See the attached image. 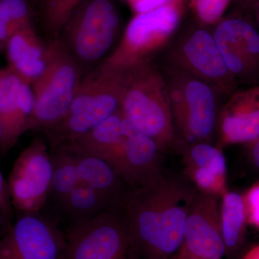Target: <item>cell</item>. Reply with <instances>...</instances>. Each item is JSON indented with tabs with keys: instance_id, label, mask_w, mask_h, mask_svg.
Instances as JSON below:
<instances>
[{
	"instance_id": "cell-7",
	"label": "cell",
	"mask_w": 259,
	"mask_h": 259,
	"mask_svg": "<svg viewBox=\"0 0 259 259\" xmlns=\"http://www.w3.org/2000/svg\"><path fill=\"white\" fill-rule=\"evenodd\" d=\"M49 64L32 84L34 107L28 131H44L67 113L83 78V72L59 35L49 44Z\"/></svg>"
},
{
	"instance_id": "cell-24",
	"label": "cell",
	"mask_w": 259,
	"mask_h": 259,
	"mask_svg": "<svg viewBox=\"0 0 259 259\" xmlns=\"http://www.w3.org/2000/svg\"><path fill=\"white\" fill-rule=\"evenodd\" d=\"M82 0H49L46 3L45 18L51 31L59 33Z\"/></svg>"
},
{
	"instance_id": "cell-10",
	"label": "cell",
	"mask_w": 259,
	"mask_h": 259,
	"mask_svg": "<svg viewBox=\"0 0 259 259\" xmlns=\"http://www.w3.org/2000/svg\"><path fill=\"white\" fill-rule=\"evenodd\" d=\"M62 259H125L130 246L125 205L115 206L85 221L72 223Z\"/></svg>"
},
{
	"instance_id": "cell-4",
	"label": "cell",
	"mask_w": 259,
	"mask_h": 259,
	"mask_svg": "<svg viewBox=\"0 0 259 259\" xmlns=\"http://www.w3.org/2000/svg\"><path fill=\"white\" fill-rule=\"evenodd\" d=\"M84 151L111 165L132 190L152 185L163 177V151L125 117L122 125L106 126L95 133Z\"/></svg>"
},
{
	"instance_id": "cell-30",
	"label": "cell",
	"mask_w": 259,
	"mask_h": 259,
	"mask_svg": "<svg viewBox=\"0 0 259 259\" xmlns=\"http://www.w3.org/2000/svg\"><path fill=\"white\" fill-rule=\"evenodd\" d=\"M259 0H233L234 10L249 13L254 16V10Z\"/></svg>"
},
{
	"instance_id": "cell-36",
	"label": "cell",
	"mask_w": 259,
	"mask_h": 259,
	"mask_svg": "<svg viewBox=\"0 0 259 259\" xmlns=\"http://www.w3.org/2000/svg\"><path fill=\"white\" fill-rule=\"evenodd\" d=\"M126 1H127V3H128V4H129V3H131V2L134 1V0H126Z\"/></svg>"
},
{
	"instance_id": "cell-16",
	"label": "cell",
	"mask_w": 259,
	"mask_h": 259,
	"mask_svg": "<svg viewBox=\"0 0 259 259\" xmlns=\"http://www.w3.org/2000/svg\"><path fill=\"white\" fill-rule=\"evenodd\" d=\"M221 146L249 144L259 137V85L231 95L221 109L218 127Z\"/></svg>"
},
{
	"instance_id": "cell-19",
	"label": "cell",
	"mask_w": 259,
	"mask_h": 259,
	"mask_svg": "<svg viewBox=\"0 0 259 259\" xmlns=\"http://www.w3.org/2000/svg\"><path fill=\"white\" fill-rule=\"evenodd\" d=\"M68 145L74 152L76 171L80 180L102 194L112 206L125 205L132 189L111 165L102 158Z\"/></svg>"
},
{
	"instance_id": "cell-33",
	"label": "cell",
	"mask_w": 259,
	"mask_h": 259,
	"mask_svg": "<svg viewBox=\"0 0 259 259\" xmlns=\"http://www.w3.org/2000/svg\"><path fill=\"white\" fill-rule=\"evenodd\" d=\"M8 228H9V227L8 226L6 222H5L3 213H2L1 210H0V238L4 236L5 232L7 231Z\"/></svg>"
},
{
	"instance_id": "cell-18",
	"label": "cell",
	"mask_w": 259,
	"mask_h": 259,
	"mask_svg": "<svg viewBox=\"0 0 259 259\" xmlns=\"http://www.w3.org/2000/svg\"><path fill=\"white\" fill-rule=\"evenodd\" d=\"M185 161L191 180L199 192L222 197L227 192L226 158L210 143H194L186 148Z\"/></svg>"
},
{
	"instance_id": "cell-15",
	"label": "cell",
	"mask_w": 259,
	"mask_h": 259,
	"mask_svg": "<svg viewBox=\"0 0 259 259\" xmlns=\"http://www.w3.org/2000/svg\"><path fill=\"white\" fill-rule=\"evenodd\" d=\"M34 107L32 86L20 79L8 67L0 69V121L3 137L0 152L8 154L28 125Z\"/></svg>"
},
{
	"instance_id": "cell-37",
	"label": "cell",
	"mask_w": 259,
	"mask_h": 259,
	"mask_svg": "<svg viewBox=\"0 0 259 259\" xmlns=\"http://www.w3.org/2000/svg\"><path fill=\"white\" fill-rule=\"evenodd\" d=\"M41 1L44 2V3H47L49 0H41Z\"/></svg>"
},
{
	"instance_id": "cell-2",
	"label": "cell",
	"mask_w": 259,
	"mask_h": 259,
	"mask_svg": "<svg viewBox=\"0 0 259 259\" xmlns=\"http://www.w3.org/2000/svg\"><path fill=\"white\" fill-rule=\"evenodd\" d=\"M131 70L102 64L83 75L63 120L44 131L50 149L84 136L120 110Z\"/></svg>"
},
{
	"instance_id": "cell-8",
	"label": "cell",
	"mask_w": 259,
	"mask_h": 259,
	"mask_svg": "<svg viewBox=\"0 0 259 259\" xmlns=\"http://www.w3.org/2000/svg\"><path fill=\"white\" fill-rule=\"evenodd\" d=\"M161 60L212 85L228 98L238 82L227 67L211 27L194 20L179 29L162 51Z\"/></svg>"
},
{
	"instance_id": "cell-34",
	"label": "cell",
	"mask_w": 259,
	"mask_h": 259,
	"mask_svg": "<svg viewBox=\"0 0 259 259\" xmlns=\"http://www.w3.org/2000/svg\"><path fill=\"white\" fill-rule=\"evenodd\" d=\"M254 18L255 20V23H256L257 28L259 31V1L257 3L256 7H255L254 10Z\"/></svg>"
},
{
	"instance_id": "cell-6",
	"label": "cell",
	"mask_w": 259,
	"mask_h": 259,
	"mask_svg": "<svg viewBox=\"0 0 259 259\" xmlns=\"http://www.w3.org/2000/svg\"><path fill=\"white\" fill-rule=\"evenodd\" d=\"M121 28L115 0H82L57 35L85 75L109 57Z\"/></svg>"
},
{
	"instance_id": "cell-28",
	"label": "cell",
	"mask_w": 259,
	"mask_h": 259,
	"mask_svg": "<svg viewBox=\"0 0 259 259\" xmlns=\"http://www.w3.org/2000/svg\"><path fill=\"white\" fill-rule=\"evenodd\" d=\"M181 1L185 0H134L129 5L136 15L147 13L151 10Z\"/></svg>"
},
{
	"instance_id": "cell-35",
	"label": "cell",
	"mask_w": 259,
	"mask_h": 259,
	"mask_svg": "<svg viewBox=\"0 0 259 259\" xmlns=\"http://www.w3.org/2000/svg\"><path fill=\"white\" fill-rule=\"evenodd\" d=\"M2 137H3V126L0 121V143H1Z\"/></svg>"
},
{
	"instance_id": "cell-9",
	"label": "cell",
	"mask_w": 259,
	"mask_h": 259,
	"mask_svg": "<svg viewBox=\"0 0 259 259\" xmlns=\"http://www.w3.org/2000/svg\"><path fill=\"white\" fill-rule=\"evenodd\" d=\"M188 0L136 14L127 24L118 45L102 64L131 69L154 60L178 31Z\"/></svg>"
},
{
	"instance_id": "cell-12",
	"label": "cell",
	"mask_w": 259,
	"mask_h": 259,
	"mask_svg": "<svg viewBox=\"0 0 259 259\" xmlns=\"http://www.w3.org/2000/svg\"><path fill=\"white\" fill-rule=\"evenodd\" d=\"M52 177L51 151L45 140L37 136L19 155L8 178L15 212H41L47 204Z\"/></svg>"
},
{
	"instance_id": "cell-23",
	"label": "cell",
	"mask_w": 259,
	"mask_h": 259,
	"mask_svg": "<svg viewBox=\"0 0 259 259\" xmlns=\"http://www.w3.org/2000/svg\"><path fill=\"white\" fill-rule=\"evenodd\" d=\"M233 0H188L194 20L204 26L212 27L225 16Z\"/></svg>"
},
{
	"instance_id": "cell-29",
	"label": "cell",
	"mask_w": 259,
	"mask_h": 259,
	"mask_svg": "<svg viewBox=\"0 0 259 259\" xmlns=\"http://www.w3.org/2000/svg\"><path fill=\"white\" fill-rule=\"evenodd\" d=\"M25 27V26H24ZM23 27L0 21V53L5 50L8 40L15 32Z\"/></svg>"
},
{
	"instance_id": "cell-22",
	"label": "cell",
	"mask_w": 259,
	"mask_h": 259,
	"mask_svg": "<svg viewBox=\"0 0 259 259\" xmlns=\"http://www.w3.org/2000/svg\"><path fill=\"white\" fill-rule=\"evenodd\" d=\"M220 219L226 250L236 249L243 241L248 225L244 202L241 195L228 191L223 194L220 205Z\"/></svg>"
},
{
	"instance_id": "cell-31",
	"label": "cell",
	"mask_w": 259,
	"mask_h": 259,
	"mask_svg": "<svg viewBox=\"0 0 259 259\" xmlns=\"http://www.w3.org/2000/svg\"><path fill=\"white\" fill-rule=\"evenodd\" d=\"M247 146L249 148L252 161L259 169V137Z\"/></svg>"
},
{
	"instance_id": "cell-25",
	"label": "cell",
	"mask_w": 259,
	"mask_h": 259,
	"mask_svg": "<svg viewBox=\"0 0 259 259\" xmlns=\"http://www.w3.org/2000/svg\"><path fill=\"white\" fill-rule=\"evenodd\" d=\"M0 21L21 27L32 24L27 0H0Z\"/></svg>"
},
{
	"instance_id": "cell-5",
	"label": "cell",
	"mask_w": 259,
	"mask_h": 259,
	"mask_svg": "<svg viewBox=\"0 0 259 259\" xmlns=\"http://www.w3.org/2000/svg\"><path fill=\"white\" fill-rule=\"evenodd\" d=\"M121 110L133 125L154 140L162 151L178 142L166 81L154 60L132 68Z\"/></svg>"
},
{
	"instance_id": "cell-32",
	"label": "cell",
	"mask_w": 259,
	"mask_h": 259,
	"mask_svg": "<svg viewBox=\"0 0 259 259\" xmlns=\"http://www.w3.org/2000/svg\"><path fill=\"white\" fill-rule=\"evenodd\" d=\"M243 259H259V244L255 245L253 248H250Z\"/></svg>"
},
{
	"instance_id": "cell-13",
	"label": "cell",
	"mask_w": 259,
	"mask_h": 259,
	"mask_svg": "<svg viewBox=\"0 0 259 259\" xmlns=\"http://www.w3.org/2000/svg\"><path fill=\"white\" fill-rule=\"evenodd\" d=\"M66 245L56 218L42 211L18 214L0 238V259H62Z\"/></svg>"
},
{
	"instance_id": "cell-14",
	"label": "cell",
	"mask_w": 259,
	"mask_h": 259,
	"mask_svg": "<svg viewBox=\"0 0 259 259\" xmlns=\"http://www.w3.org/2000/svg\"><path fill=\"white\" fill-rule=\"evenodd\" d=\"M219 197L196 192L185 238L176 259H221L226 252L220 219Z\"/></svg>"
},
{
	"instance_id": "cell-27",
	"label": "cell",
	"mask_w": 259,
	"mask_h": 259,
	"mask_svg": "<svg viewBox=\"0 0 259 259\" xmlns=\"http://www.w3.org/2000/svg\"><path fill=\"white\" fill-rule=\"evenodd\" d=\"M0 210L3 213L5 222L10 228L14 222L15 211L12 203L9 185L8 181L5 180L1 171H0Z\"/></svg>"
},
{
	"instance_id": "cell-21",
	"label": "cell",
	"mask_w": 259,
	"mask_h": 259,
	"mask_svg": "<svg viewBox=\"0 0 259 259\" xmlns=\"http://www.w3.org/2000/svg\"><path fill=\"white\" fill-rule=\"evenodd\" d=\"M112 207L115 206H112L102 194L79 178L74 190L63 204L59 214H63L72 224L90 219Z\"/></svg>"
},
{
	"instance_id": "cell-20",
	"label": "cell",
	"mask_w": 259,
	"mask_h": 259,
	"mask_svg": "<svg viewBox=\"0 0 259 259\" xmlns=\"http://www.w3.org/2000/svg\"><path fill=\"white\" fill-rule=\"evenodd\" d=\"M53 177L48 203L59 213L65 201L79 180L73 150L68 144L50 149Z\"/></svg>"
},
{
	"instance_id": "cell-11",
	"label": "cell",
	"mask_w": 259,
	"mask_h": 259,
	"mask_svg": "<svg viewBox=\"0 0 259 259\" xmlns=\"http://www.w3.org/2000/svg\"><path fill=\"white\" fill-rule=\"evenodd\" d=\"M223 59L238 85H259V31L254 16L233 10L211 27Z\"/></svg>"
},
{
	"instance_id": "cell-1",
	"label": "cell",
	"mask_w": 259,
	"mask_h": 259,
	"mask_svg": "<svg viewBox=\"0 0 259 259\" xmlns=\"http://www.w3.org/2000/svg\"><path fill=\"white\" fill-rule=\"evenodd\" d=\"M195 191L179 179L161 180L134 189L125 204L128 222V259L177 257Z\"/></svg>"
},
{
	"instance_id": "cell-3",
	"label": "cell",
	"mask_w": 259,
	"mask_h": 259,
	"mask_svg": "<svg viewBox=\"0 0 259 259\" xmlns=\"http://www.w3.org/2000/svg\"><path fill=\"white\" fill-rule=\"evenodd\" d=\"M177 137L188 144L210 143L218 133L222 93L194 75L160 61Z\"/></svg>"
},
{
	"instance_id": "cell-17",
	"label": "cell",
	"mask_w": 259,
	"mask_h": 259,
	"mask_svg": "<svg viewBox=\"0 0 259 259\" xmlns=\"http://www.w3.org/2000/svg\"><path fill=\"white\" fill-rule=\"evenodd\" d=\"M5 50L8 69L31 86L44 74L49 64V45L42 41L32 24L15 32Z\"/></svg>"
},
{
	"instance_id": "cell-26",
	"label": "cell",
	"mask_w": 259,
	"mask_h": 259,
	"mask_svg": "<svg viewBox=\"0 0 259 259\" xmlns=\"http://www.w3.org/2000/svg\"><path fill=\"white\" fill-rule=\"evenodd\" d=\"M242 197L248 224L259 229V182L252 185Z\"/></svg>"
}]
</instances>
